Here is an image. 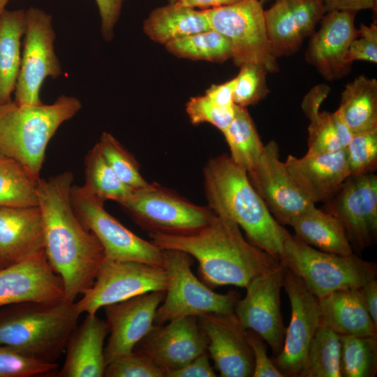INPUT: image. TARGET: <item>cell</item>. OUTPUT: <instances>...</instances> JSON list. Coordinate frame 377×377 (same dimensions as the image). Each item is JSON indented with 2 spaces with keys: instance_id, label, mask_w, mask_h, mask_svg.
Listing matches in <instances>:
<instances>
[{
  "instance_id": "1",
  "label": "cell",
  "mask_w": 377,
  "mask_h": 377,
  "mask_svg": "<svg viewBox=\"0 0 377 377\" xmlns=\"http://www.w3.org/2000/svg\"><path fill=\"white\" fill-rule=\"evenodd\" d=\"M73 175L61 172L38 181V206L44 232V251L53 270L61 277L64 298L75 302L93 284L105 259L94 234L74 210L71 191Z\"/></svg>"
},
{
  "instance_id": "2",
  "label": "cell",
  "mask_w": 377,
  "mask_h": 377,
  "mask_svg": "<svg viewBox=\"0 0 377 377\" xmlns=\"http://www.w3.org/2000/svg\"><path fill=\"white\" fill-rule=\"evenodd\" d=\"M162 250L176 249L195 258L202 281L210 288H245L255 277L271 272L280 260L245 239L239 226L215 214L200 230L186 235L149 233Z\"/></svg>"
},
{
  "instance_id": "3",
  "label": "cell",
  "mask_w": 377,
  "mask_h": 377,
  "mask_svg": "<svg viewBox=\"0 0 377 377\" xmlns=\"http://www.w3.org/2000/svg\"><path fill=\"white\" fill-rule=\"evenodd\" d=\"M203 177L208 207L235 222L251 243L279 260L290 234L269 212L246 172L222 154L207 161Z\"/></svg>"
},
{
  "instance_id": "4",
  "label": "cell",
  "mask_w": 377,
  "mask_h": 377,
  "mask_svg": "<svg viewBox=\"0 0 377 377\" xmlns=\"http://www.w3.org/2000/svg\"><path fill=\"white\" fill-rule=\"evenodd\" d=\"M75 302H25L0 309V344L32 358L54 363L77 325Z\"/></svg>"
},
{
  "instance_id": "5",
  "label": "cell",
  "mask_w": 377,
  "mask_h": 377,
  "mask_svg": "<svg viewBox=\"0 0 377 377\" xmlns=\"http://www.w3.org/2000/svg\"><path fill=\"white\" fill-rule=\"evenodd\" d=\"M82 108L80 101L61 95L51 104L0 105V156L20 163L38 180L47 145L57 129Z\"/></svg>"
},
{
  "instance_id": "6",
  "label": "cell",
  "mask_w": 377,
  "mask_h": 377,
  "mask_svg": "<svg viewBox=\"0 0 377 377\" xmlns=\"http://www.w3.org/2000/svg\"><path fill=\"white\" fill-rule=\"evenodd\" d=\"M281 263L297 274L318 299L334 292L358 289L376 279V266L355 254L324 252L295 235L286 240Z\"/></svg>"
},
{
  "instance_id": "7",
  "label": "cell",
  "mask_w": 377,
  "mask_h": 377,
  "mask_svg": "<svg viewBox=\"0 0 377 377\" xmlns=\"http://www.w3.org/2000/svg\"><path fill=\"white\" fill-rule=\"evenodd\" d=\"M163 251L167 286L165 297L156 311L154 325L186 316L234 313L236 295L218 293L199 280L192 272L193 260L189 254L176 249Z\"/></svg>"
},
{
  "instance_id": "8",
  "label": "cell",
  "mask_w": 377,
  "mask_h": 377,
  "mask_svg": "<svg viewBox=\"0 0 377 377\" xmlns=\"http://www.w3.org/2000/svg\"><path fill=\"white\" fill-rule=\"evenodd\" d=\"M119 205L149 233L186 235L206 226L215 213L191 202L172 190L149 183L133 190Z\"/></svg>"
},
{
  "instance_id": "9",
  "label": "cell",
  "mask_w": 377,
  "mask_h": 377,
  "mask_svg": "<svg viewBox=\"0 0 377 377\" xmlns=\"http://www.w3.org/2000/svg\"><path fill=\"white\" fill-rule=\"evenodd\" d=\"M209 26L230 43L234 64H256L268 73L279 71L267 38L265 10L259 0H242L217 8L204 9Z\"/></svg>"
},
{
  "instance_id": "10",
  "label": "cell",
  "mask_w": 377,
  "mask_h": 377,
  "mask_svg": "<svg viewBox=\"0 0 377 377\" xmlns=\"http://www.w3.org/2000/svg\"><path fill=\"white\" fill-rule=\"evenodd\" d=\"M71 200L81 221L103 246L105 258L163 267V250L123 226L105 209V200L84 185L72 186Z\"/></svg>"
},
{
  "instance_id": "11",
  "label": "cell",
  "mask_w": 377,
  "mask_h": 377,
  "mask_svg": "<svg viewBox=\"0 0 377 377\" xmlns=\"http://www.w3.org/2000/svg\"><path fill=\"white\" fill-rule=\"evenodd\" d=\"M25 12L26 29L14 101L20 105H37L43 103L40 91L45 80L59 77L62 68L54 50L56 34L51 15L36 7Z\"/></svg>"
},
{
  "instance_id": "12",
  "label": "cell",
  "mask_w": 377,
  "mask_h": 377,
  "mask_svg": "<svg viewBox=\"0 0 377 377\" xmlns=\"http://www.w3.org/2000/svg\"><path fill=\"white\" fill-rule=\"evenodd\" d=\"M163 267L105 258L91 286L75 302L79 312L96 314L104 306L152 291L165 290Z\"/></svg>"
},
{
  "instance_id": "13",
  "label": "cell",
  "mask_w": 377,
  "mask_h": 377,
  "mask_svg": "<svg viewBox=\"0 0 377 377\" xmlns=\"http://www.w3.org/2000/svg\"><path fill=\"white\" fill-rule=\"evenodd\" d=\"M321 209L341 222L353 250L371 246L377 237L376 175H349Z\"/></svg>"
},
{
  "instance_id": "14",
  "label": "cell",
  "mask_w": 377,
  "mask_h": 377,
  "mask_svg": "<svg viewBox=\"0 0 377 377\" xmlns=\"http://www.w3.org/2000/svg\"><path fill=\"white\" fill-rule=\"evenodd\" d=\"M284 266V265H283ZM291 317L274 363L284 376H300L310 343L320 324L318 300L302 280L284 266L283 280Z\"/></svg>"
},
{
  "instance_id": "15",
  "label": "cell",
  "mask_w": 377,
  "mask_h": 377,
  "mask_svg": "<svg viewBox=\"0 0 377 377\" xmlns=\"http://www.w3.org/2000/svg\"><path fill=\"white\" fill-rule=\"evenodd\" d=\"M284 266L281 264L269 273L253 279L245 287L244 298L237 300L234 313L246 330L258 334L272 351L280 353L285 330L281 311V290Z\"/></svg>"
},
{
  "instance_id": "16",
  "label": "cell",
  "mask_w": 377,
  "mask_h": 377,
  "mask_svg": "<svg viewBox=\"0 0 377 377\" xmlns=\"http://www.w3.org/2000/svg\"><path fill=\"white\" fill-rule=\"evenodd\" d=\"M279 157L278 144L269 141L247 175L275 220L281 225L290 226L315 204L297 184Z\"/></svg>"
},
{
  "instance_id": "17",
  "label": "cell",
  "mask_w": 377,
  "mask_h": 377,
  "mask_svg": "<svg viewBox=\"0 0 377 377\" xmlns=\"http://www.w3.org/2000/svg\"><path fill=\"white\" fill-rule=\"evenodd\" d=\"M164 297L165 290L152 291L103 307L110 334L104 348L106 366L131 353L150 332Z\"/></svg>"
},
{
  "instance_id": "18",
  "label": "cell",
  "mask_w": 377,
  "mask_h": 377,
  "mask_svg": "<svg viewBox=\"0 0 377 377\" xmlns=\"http://www.w3.org/2000/svg\"><path fill=\"white\" fill-rule=\"evenodd\" d=\"M63 298V281L50 266L44 249L0 269V307Z\"/></svg>"
},
{
  "instance_id": "19",
  "label": "cell",
  "mask_w": 377,
  "mask_h": 377,
  "mask_svg": "<svg viewBox=\"0 0 377 377\" xmlns=\"http://www.w3.org/2000/svg\"><path fill=\"white\" fill-rule=\"evenodd\" d=\"M207 340V350L222 377H251L254 361L247 331L235 313L198 317Z\"/></svg>"
},
{
  "instance_id": "20",
  "label": "cell",
  "mask_w": 377,
  "mask_h": 377,
  "mask_svg": "<svg viewBox=\"0 0 377 377\" xmlns=\"http://www.w3.org/2000/svg\"><path fill=\"white\" fill-rule=\"evenodd\" d=\"M133 350L147 354L165 371L177 369L207 350L198 317L186 316L154 325Z\"/></svg>"
},
{
  "instance_id": "21",
  "label": "cell",
  "mask_w": 377,
  "mask_h": 377,
  "mask_svg": "<svg viewBox=\"0 0 377 377\" xmlns=\"http://www.w3.org/2000/svg\"><path fill=\"white\" fill-rule=\"evenodd\" d=\"M325 13L323 0H275L264 12L273 54L277 58L296 52Z\"/></svg>"
},
{
  "instance_id": "22",
  "label": "cell",
  "mask_w": 377,
  "mask_h": 377,
  "mask_svg": "<svg viewBox=\"0 0 377 377\" xmlns=\"http://www.w3.org/2000/svg\"><path fill=\"white\" fill-rule=\"evenodd\" d=\"M355 11L333 10L323 17L319 30L313 32L305 53L306 61L327 80L347 73L350 65L346 56L358 34L355 27Z\"/></svg>"
},
{
  "instance_id": "23",
  "label": "cell",
  "mask_w": 377,
  "mask_h": 377,
  "mask_svg": "<svg viewBox=\"0 0 377 377\" xmlns=\"http://www.w3.org/2000/svg\"><path fill=\"white\" fill-rule=\"evenodd\" d=\"M297 184L314 204L326 202L339 191L350 175L345 150L289 155L284 162Z\"/></svg>"
},
{
  "instance_id": "24",
  "label": "cell",
  "mask_w": 377,
  "mask_h": 377,
  "mask_svg": "<svg viewBox=\"0 0 377 377\" xmlns=\"http://www.w3.org/2000/svg\"><path fill=\"white\" fill-rule=\"evenodd\" d=\"M109 327L105 320L87 313L66 344V360L59 377H102L105 369L104 343Z\"/></svg>"
},
{
  "instance_id": "25",
  "label": "cell",
  "mask_w": 377,
  "mask_h": 377,
  "mask_svg": "<svg viewBox=\"0 0 377 377\" xmlns=\"http://www.w3.org/2000/svg\"><path fill=\"white\" fill-rule=\"evenodd\" d=\"M44 249L39 207H0V257L5 267Z\"/></svg>"
},
{
  "instance_id": "26",
  "label": "cell",
  "mask_w": 377,
  "mask_h": 377,
  "mask_svg": "<svg viewBox=\"0 0 377 377\" xmlns=\"http://www.w3.org/2000/svg\"><path fill=\"white\" fill-rule=\"evenodd\" d=\"M318 300L320 324L340 335L377 336L360 288L334 292Z\"/></svg>"
},
{
  "instance_id": "27",
  "label": "cell",
  "mask_w": 377,
  "mask_h": 377,
  "mask_svg": "<svg viewBox=\"0 0 377 377\" xmlns=\"http://www.w3.org/2000/svg\"><path fill=\"white\" fill-rule=\"evenodd\" d=\"M211 29L204 10L174 3L153 10L143 22L145 34L153 41L165 43Z\"/></svg>"
},
{
  "instance_id": "28",
  "label": "cell",
  "mask_w": 377,
  "mask_h": 377,
  "mask_svg": "<svg viewBox=\"0 0 377 377\" xmlns=\"http://www.w3.org/2000/svg\"><path fill=\"white\" fill-rule=\"evenodd\" d=\"M295 236L317 249L339 255H350L353 250L341 222L315 205L293 221Z\"/></svg>"
},
{
  "instance_id": "29",
  "label": "cell",
  "mask_w": 377,
  "mask_h": 377,
  "mask_svg": "<svg viewBox=\"0 0 377 377\" xmlns=\"http://www.w3.org/2000/svg\"><path fill=\"white\" fill-rule=\"evenodd\" d=\"M26 29L24 9L0 15V105L11 101L21 64V39Z\"/></svg>"
},
{
  "instance_id": "30",
  "label": "cell",
  "mask_w": 377,
  "mask_h": 377,
  "mask_svg": "<svg viewBox=\"0 0 377 377\" xmlns=\"http://www.w3.org/2000/svg\"><path fill=\"white\" fill-rule=\"evenodd\" d=\"M337 112L353 133L377 127V80L361 75L348 83Z\"/></svg>"
},
{
  "instance_id": "31",
  "label": "cell",
  "mask_w": 377,
  "mask_h": 377,
  "mask_svg": "<svg viewBox=\"0 0 377 377\" xmlns=\"http://www.w3.org/2000/svg\"><path fill=\"white\" fill-rule=\"evenodd\" d=\"M222 133L229 147V156L232 161L246 173L252 170L258 162L265 145L246 108L236 105L235 117Z\"/></svg>"
},
{
  "instance_id": "32",
  "label": "cell",
  "mask_w": 377,
  "mask_h": 377,
  "mask_svg": "<svg viewBox=\"0 0 377 377\" xmlns=\"http://www.w3.org/2000/svg\"><path fill=\"white\" fill-rule=\"evenodd\" d=\"M341 335L320 324L308 349L300 377H342Z\"/></svg>"
},
{
  "instance_id": "33",
  "label": "cell",
  "mask_w": 377,
  "mask_h": 377,
  "mask_svg": "<svg viewBox=\"0 0 377 377\" xmlns=\"http://www.w3.org/2000/svg\"><path fill=\"white\" fill-rule=\"evenodd\" d=\"M38 181L20 163L0 156V207L37 206Z\"/></svg>"
},
{
  "instance_id": "34",
  "label": "cell",
  "mask_w": 377,
  "mask_h": 377,
  "mask_svg": "<svg viewBox=\"0 0 377 377\" xmlns=\"http://www.w3.org/2000/svg\"><path fill=\"white\" fill-rule=\"evenodd\" d=\"M164 45L170 53L179 58L216 63L232 58L228 39L212 29L171 40Z\"/></svg>"
},
{
  "instance_id": "35",
  "label": "cell",
  "mask_w": 377,
  "mask_h": 377,
  "mask_svg": "<svg viewBox=\"0 0 377 377\" xmlns=\"http://www.w3.org/2000/svg\"><path fill=\"white\" fill-rule=\"evenodd\" d=\"M84 172V185L105 201L110 200L119 204L133 191L118 177L105 159L97 143L85 157Z\"/></svg>"
},
{
  "instance_id": "36",
  "label": "cell",
  "mask_w": 377,
  "mask_h": 377,
  "mask_svg": "<svg viewBox=\"0 0 377 377\" xmlns=\"http://www.w3.org/2000/svg\"><path fill=\"white\" fill-rule=\"evenodd\" d=\"M342 377H372L377 370V336L341 335Z\"/></svg>"
},
{
  "instance_id": "37",
  "label": "cell",
  "mask_w": 377,
  "mask_h": 377,
  "mask_svg": "<svg viewBox=\"0 0 377 377\" xmlns=\"http://www.w3.org/2000/svg\"><path fill=\"white\" fill-rule=\"evenodd\" d=\"M307 154L343 149L353 133L337 112H320L310 120Z\"/></svg>"
},
{
  "instance_id": "38",
  "label": "cell",
  "mask_w": 377,
  "mask_h": 377,
  "mask_svg": "<svg viewBox=\"0 0 377 377\" xmlns=\"http://www.w3.org/2000/svg\"><path fill=\"white\" fill-rule=\"evenodd\" d=\"M97 144L105 159L124 184L133 190L148 184L135 158L111 133L103 132Z\"/></svg>"
},
{
  "instance_id": "39",
  "label": "cell",
  "mask_w": 377,
  "mask_h": 377,
  "mask_svg": "<svg viewBox=\"0 0 377 377\" xmlns=\"http://www.w3.org/2000/svg\"><path fill=\"white\" fill-rule=\"evenodd\" d=\"M344 150L350 175L374 172L377 168V127L353 133Z\"/></svg>"
},
{
  "instance_id": "40",
  "label": "cell",
  "mask_w": 377,
  "mask_h": 377,
  "mask_svg": "<svg viewBox=\"0 0 377 377\" xmlns=\"http://www.w3.org/2000/svg\"><path fill=\"white\" fill-rule=\"evenodd\" d=\"M236 77L234 103L241 108L255 105L265 98L269 91L266 82L267 70L256 64L241 66Z\"/></svg>"
},
{
  "instance_id": "41",
  "label": "cell",
  "mask_w": 377,
  "mask_h": 377,
  "mask_svg": "<svg viewBox=\"0 0 377 377\" xmlns=\"http://www.w3.org/2000/svg\"><path fill=\"white\" fill-rule=\"evenodd\" d=\"M56 362H43L0 344V377H32L56 370Z\"/></svg>"
},
{
  "instance_id": "42",
  "label": "cell",
  "mask_w": 377,
  "mask_h": 377,
  "mask_svg": "<svg viewBox=\"0 0 377 377\" xmlns=\"http://www.w3.org/2000/svg\"><path fill=\"white\" fill-rule=\"evenodd\" d=\"M105 377H165V371L147 354L133 350L107 364Z\"/></svg>"
},
{
  "instance_id": "43",
  "label": "cell",
  "mask_w": 377,
  "mask_h": 377,
  "mask_svg": "<svg viewBox=\"0 0 377 377\" xmlns=\"http://www.w3.org/2000/svg\"><path fill=\"white\" fill-rule=\"evenodd\" d=\"M235 107L221 106L204 94L191 97L186 104V112L193 124L209 123L222 132L233 119Z\"/></svg>"
},
{
  "instance_id": "44",
  "label": "cell",
  "mask_w": 377,
  "mask_h": 377,
  "mask_svg": "<svg viewBox=\"0 0 377 377\" xmlns=\"http://www.w3.org/2000/svg\"><path fill=\"white\" fill-rule=\"evenodd\" d=\"M359 60L377 63L376 21H374L370 25L362 23L357 36L349 46L346 61L351 65L354 61Z\"/></svg>"
},
{
  "instance_id": "45",
  "label": "cell",
  "mask_w": 377,
  "mask_h": 377,
  "mask_svg": "<svg viewBox=\"0 0 377 377\" xmlns=\"http://www.w3.org/2000/svg\"><path fill=\"white\" fill-rule=\"evenodd\" d=\"M247 331V337L253 353L254 369L252 377H283V374L268 357L265 341L256 332Z\"/></svg>"
},
{
  "instance_id": "46",
  "label": "cell",
  "mask_w": 377,
  "mask_h": 377,
  "mask_svg": "<svg viewBox=\"0 0 377 377\" xmlns=\"http://www.w3.org/2000/svg\"><path fill=\"white\" fill-rule=\"evenodd\" d=\"M125 0H95L101 17V31L107 42L114 36V27L119 18Z\"/></svg>"
},
{
  "instance_id": "47",
  "label": "cell",
  "mask_w": 377,
  "mask_h": 377,
  "mask_svg": "<svg viewBox=\"0 0 377 377\" xmlns=\"http://www.w3.org/2000/svg\"><path fill=\"white\" fill-rule=\"evenodd\" d=\"M207 350L202 353L185 365L168 371L165 377H215Z\"/></svg>"
},
{
  "instance_id": "48",
  "label": "cell",
  "mask_w": 377,
  "mask_h": 377,
  "mask_svg": "<svg viewBox=\"0 0 377 377\" xmlns=\"http://www.w3.org/2000/svg\"><path fill=\"white\" fill-rule=\"evenodd\" d=\"M330 88L325 84H320L313 87L305 95L302 101V109L306 116L311 120L320 112V108L323 102L330 94Z\"/></svg>"
},
{
  "instance_id": "49",
  "label": "cell",
  "mask_w": 377,
  "mask_h": 377,
  "mask_svg": "<svg viewBox=\"0 0 377 377\" xmlns=\"http://www.w3.org/2000/svg\"><path fill=\"white\" fill-rule=\"evenodd\" d=\"M236 77L224 83L212 84L205 91V95L214 103L224 107H231L234 103V91Z\"/></svg>"
},
{
  "instance_id": "50",
  "label": "cell",
  "mask_w": 377,
  "mask_h": 377,
  "mask_svg": "<svg viewBox=\"0 0 377 377\" xmlns=\"http://www.w3.org/2000/svg\"><path fill=\"white\" fill-rule=\"evenodd\" d=\"M325 12L333 10H352L376 8V0H323Z\"/></svg>"
},
{
  "instance_id": "51",
  "label": "cell",
  "mask_w": 377,
  "mask_h": 377,
  "mask_svg": "<svg viewBox=\"0 0 377 377\" xmlns=\"http://www.w3.org/2000/svg\"><path fill=\"white\" fill-rule=\"evenodd\" d=\"M363 302L374 325L377 327V281L374 279L360 288Z\"/></svg>"
},
{
  "instance_id": "52",
  "label": "cell",
  "mask_w": 377,
  "mask_h": 377,
  "mask_svg": "<svg viewBox=\"0 0 377 377\" xmlns=\"http://www.w3.org/2000/svg\"><path fill=\"white\" fill-rule=\"evenodd\" d=\"M242 0H177L174 4L201 10L231 5Z\"/></svg>"
},
{
  "instance_id": "53",
  "label": "cell",
  "mask_w": 377,
  "mask_h": 377,
  "mask_svg": "<svg viewBox=\"0 0 377 377\" xmlns=\"http://www.w3.org/2000/svg\"><path fill=\"white\" fill-rule=\"evenodd\" d=\"M10 0H0V15L6 9V7Z\"/></svg>"
},
{
  "instance_id": "54",
  "label": "cell",
  "mask_w": 377,
  "mask_h": 377,
  "mask_svg": "<svg viewBox=\"0 0 377 377\" xmlns=\"http://www.w3.org/2000/svg\"><path fill=\"white\" fill-rule=\"evenodd\" d=\"M5 267L4 265L3 264V262L1 259V257H0V269Z\"/></svg>"
},
{
  "instance_id": "55",
  "label": "cell",
  "mask_w": 377,
  "mask_h": 377,
  "mask_svg": "<svg viewBox=\"0 0 377 377\" xmlns=\"http://www.w3.org/2000/svg\"><path fill=\"white\" fill-rule=\"evenodd\" d=\"M169 3H175L177 0H168Z\"/></svg>"
},
{
  "instance_id": "56",
  "label": "cell",
  "mask_w": 377,
  "mask_h": 377,
  "mask_svg": "<svg viewBox=\"0 0 377 377\" xmlns=\"http://www.w3.org/2000/svg\"><path fill=\"white\" fill-rule=\"evenodd\" d=\"M262 3H266L270 0H259Z\"/></svg>"
}]
</instances>
